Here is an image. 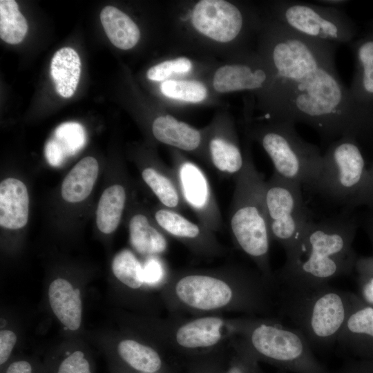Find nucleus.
Here are the masks:
<instances>
[{
	"mask_svg": "<svg viewBox=\"0 0 373 373\" xmlns=\"http://www.w3.org/2000/svg\"><path fill=\"white\" fill-rule=\"evenodd\" d=\"M337 46L310 48L274 69L271 109L265 119L303 123L325 141L354 137L365 126L350 90L337 72Z\"/></svg>",
	"mask_w": 373,
	"mask_h": 373,
	"instance_id": "1",
	"label": "nucleus"
},
{
	"mask_svg": "<svg viewBox=\"0 0 373 373\" xmlns=\"http://www.w3.org/2000/svg\"><path fill=\"white\" fill-rule=\"evenodd\" d=\"M276 284L242 265L187 269L169 274L164 296L173 314L222 312L269 317L277 313Z\"/></svg>",
	"mask_w": 373,
	"mask_h": 373,
	"instance_id": "2",
	"label": "nucleus"
},
{
	"mask_svg": "<svg viewBox=\"0 0 373 373\" xmlns=\"http://www.w3.org/2000/svg\"><path fill=\"white\" fill-rule=\"evenodd\" d=\"M358 220L347 214L313 220L274 273L276 284L312 285L349 274L357 259L352 242Z\"/></svg>",
	"mask_w": 373,
	"mask_h": 373,
	"instance_id": "3",
	"label": "nucleus"
},
{
	"mask_svg": "<svg viewBox=\"0 0 373 373\" xmlns=\"http://www.w3.org/2000/svg\"><path fill=\"white\" fill-rule=\"evenodd\" d=\"M355 298L329 283L276 284L277 314L300 331L313 349L336 343Z\"/></svg>",
	"mask_w": 373,
	"mask_h": 373,
	"instance_id": "4",
	"label": "nucleus"
},
{
	"mask_svg": "<svg viewBox=\"0 0 373 373\" xmlns=\"http://www.w3.org/2000/svg\"><path fill=\"white\" fill-rule=\"evenodd\" d=\"M235 178V188L229 212V227L237 247L249 258L257 269L276 283L270 265L272 241L264 201L265 180L251 157Z\"/></svg>",
	"mask_w": 373,
	"mask_h": 373,
	"instance_id": "5",
	"label": "nucleus"
},
{
	"mask_svg": "<svg viewBox=\"0 0 373 373\" xmlns=\"http://www.w3.org/2000/svg\"><path fill=\"white\" fill-rule=\"evenodd\" d=\"M238 339L258 362L294 373H331L300 331L276 318L251 317Z\"/></svg>",
	"mask_w": 373,
	"mask_h": 373,
	"instance_id": "6",
	"label": "nucleus"
},
{
	"mask_svg": "<svg viewBox=\"0 0 373 373\" xmlns=\"http://www.w3.org/2000/svg\"><path fill=\"white\" fill-rule=\"evenodd\" d=\"M289 120H275L258 129L256 137L278 176L312 190L321 166L323 153L304 140Z\"/></svg>",
	"mask_w": 373,
	"mask_h": 373,
	"instance_id": "7",
	"label": "nucleus"
},
{
	"mask_svg": "<svg viewBox=\"0 0 373 373\" xmlns=\"http://www.w3.org/2000/svg\"><path fill=\"white\" fill-rule=\"evenodd\" d=\"M368 169L354 137L330 142L312 190L326 198L353 207L365 182Z\"/></svg>",
	"mask_w": 373,
	"mask_h": 373,
	"instance_id": "8",
	"label": "nucleus"
},
{
	"mask_svg": "<svg viewBox=\"0 0 373 373\" xmlns=\"http://www.w3.org/2000/svg\"><path fill=\"white\" fill-rule=\"evenodd\" d=\"M250 316L225 318L218 314L189 319H169L164 326V342L169 350L188 358L222 350L241 336Z\"/></svg>",
	"mask_w": 373,
	"mask_h": 373,
	"instance_id": "9",
	"label": "nucleus"
},
{
	"mask_svg": "<svg viewBox=\"0 0 373 373\" xmlns=\"http://www.w3.org/2000/svg\"><path fill=\"white\" fill-rule=\"evenodd\" d=\"M301 188L274 173L265 182L264 201L271 239L285 254L293 249L312 220Z\"/></svg>",
	"mask_w": 373,
	"mask_h": 373,
	"instance_id": "10",
	"label": "nucleus"
},
{
	"mask_svg": "<svg viewBox=\"0 0 373 373\" xmlns=\"http://www.w3.org/2000/svg\"><path fill=\"white\" fill-rule=\"evenodd\" d=\"M275 21L304 37L340 46L354 35L353 25L341 8L305 1L276 3Z\"/></svg>",
	"mask_w": 373,
	"mask_h": 373,
	"instance_id": "11",
	"label": "nucleus"
},
{
	"mask_svg": "<svg viewBox=\"0 0 373 373\" xmlns=\"http://www.w3.org/2000/svg\"><path fill=\"white\" fill-rule=\"evenodd\" d=\"M173 170L184 204L195 214L199 222L212 231L222 229L221 213L209 180L195 163L178 158Z\"/></svg>",
	"mask_w": 373,
	"mask_h": 373,
	"instance_id": "12",
	"label": "nucleus"
},
{
	"mask_svg": "<svg viewBox=\"0 0 373 373\" xmlns=\"http://www.w3.org/2000/svg\"><path fill=\"white\" fill-rule=\"evenodd\" d=\"M153 218L166 235L179 240L194 254L207 258L224 254V248L214 232L180 212L162 206L155 211Z\"/></svg>",
	"mask_w": 373,
	"mask_h": 373,
	"instance_id": "13",
	"label": "nucleus"
},
{
	"mask_svg": "<svg viewBox=\"0 0 373 373\" xmlns=\"http://www.w3.org/2000/svg\"><path fill=\"white\" fill-rule=\"evenodd\" d=\"M191 21L198 31L223 43L235 39L244 26L239 8L223 0L200 1L193 10Z\"/></svg>",
	"mask_w": 373,
	"mask_h": 373,
	"instance_id": "14",
	"label": "nucleus"
},
{
	"mask_svg": "<svg viewBox=\"0 0 373 373\" xmlns=\"http://www.w3.org/2000/svg\"><path fill=\"white\" fill-rule=\"evenodd\" d=\"M336 343L358 353L373 354V307L360 304L356 298Z\"/></svg>",
	"mask_w": 373,
	"mask_h": 373,
	"instance_id": "15",
	"label": "nucleus"
},
{
	"mask_svg": "<svg viewBox=\"0 0 373 373\" xmlns=\"http://www.w3.org/2000/svg\"><path fill=\"white\" fill-rule=\"evenodd\" d=\"M274 80L271 70L240 64L219 68L214 74L213 85L220 93H229L260 90L266 87L268 83H273Z\"/></svg>",
	"mask_w": 373,
	"mask_h": 373,
	"instance_id": "16",
	"label": "nucleus"
},
{
	"mask_svg": "<svg viewBox=\"0 0 373 373\" xmlns=\"http://www.w3.org/2000/svg\"><path fill=\"white\" fill-rule=\"evenodd\" d=\"M29 215V195L21 180L8 178L0 184V225L16 230L26 226Z\"/></svg>",
	"mask_w": 373,
	"mask_h": 373,
	"instance_id": "17",
	"label": "nucleus"
},
{
	"mask_svg": "<svg viewBox=\"0 0 373 373\" xmlns=\"http://www.w3.org/2000/svg\"><path fill=\"white\" fill-rule=\"evenodd\" d=\"M50 307L58 320L68 329L75 331L82 322V300L80 290L74 289L66 279L57 278L48 288Z\"/></svg>",
	"mask_w": 373,
	"mask_h": 373,
	"instance_id": "18",
	"label": "nucleus"
},
{
	"mask_svg": "<svg viewBox=\"0 0 373 373\" xmlns=\"http://www.w3.org/2000/svg\"><path fill=\"white\" fill-rule=\"evenodd\" d=\"M129 240L133 249L146 257L160 256L168 249L164 232L142 212L135 213L128 222Z\"/></svg>",
	"mask_w": 373,
	"mask_h": 373,
	"instance_id": "19",
	"label": "nucleus"
},
{
	"mask_svg": "<svg viewBox=\"0 0 373 373\" xmlns=\"http://www.w3.org/2000/svg\"><path fill=\"white\" fill-rule=\"evenodd\" d=\"M84 127L75 122L58 126L45 146L46 160L52 166L61 165L67 157L77 153L86 144Z\"/></svg>",
	"mask_w": 373,
	"mask_h": 373,
	"instance_id": "20",
	"label": "nucleus"
},
{
	"mask_svg": "<svg viewBox=\"0 0 373 373\" xmlns=\"http://www.w3.org/2000/svg\"><path fill=\"white\" fill-rule=\"evenodd\" d=\"M151 131L158 142L185 151L198 150L202 142L198 130L169 115L156 117Z\"/></svg>",
	"mask_w": 373,
	"mask_h": 373,
	"instance_id": "21",
	"label": "nucleus"
},
{
	"mask_svg": "<svg viewBox=\"0 0 373 373\" xmlns=\"http://www.w3.org/2000/svg\"><path fill=\"white\" fill-rule=\"evenodd\" d=\"M141 176L163 207L178 212L185 207L173 169L146 165Z\"/></svg>",
	"mask_w": 373,
	"mask_h": 373,
	"instance_id": "22",
	"label": "nucleus"
},
{
	"mask_svg": "<svg viewBox=\"0 0 373 373\" xmlns=\"http://www.w3.org/2000/svg\"><path fill=\"white\" fill-rule=\"evenodd\" d=\"M99 172L96 159L87 156L78 162L67 174L61 184V196L68 202H79L91 193Z\"/></svg>",
	"mask_w": 373,
	"mask_h": 373,
	"instance_id": "23",
	"label": "nucleus"
},
{
	"mask_svg": "<svg viewBox=\"0 0 373 373\" xmlns=\"http://www.w3.org/2000/svg\"><path fill=\"white\" fill-rule=\"evenodd\" d=\"M82 64L77 52L65 47L57 50L51 61L50 75L57 93L64 98L70 97L75 92Z\"/></svg>",
	"mask_w": 373,
	"mask_h": 373,
	"instance_id": "24",
	"label": "nucleus"
},
{
	"mask_svg": "<svg viewBox=\"0 0 373 373\" xmlns=\"http://www.w3.org/2000/svg\"><path fill=\"white\" fill-rule=\"evenodd\" d=\"M100 20L108 38L117 48L128 50L137 44L140 37L137 26L118 8L111 6L104 7Z\"/></svg>",
	"mask_w": 373,
	"mask_h": 373,
	"instance_id": "25",
	"label": "nucleus"
},
{
	"mask_svg": "<svg viewBox=\"0 0 373 373\" xmlns=\"http://www.w3.org/2000/svg\"><path fill=\"white\" fill-rule=\"evenodd\" d=\"M117 352L122 361L137 372L172 373L165 370L167 365L155 348L136 340H122Z\"/></svg>",
	"mask_w": 373,
	"mask_h": 373,
	"instance_id": "26",
	"label": "nucleus"
},
{
	"mask_svg": "<svg viewBox=\"0 0 373 373\" xmlns=\"http://www.w3.org/2000/svg\"><path fill=\"white\" fill-rule=\"evenodd\" d=\"M126 202V191L122 184H115L104 191L96 211V224L101 232L110 234L117 229Z\"/></svg>",
	"mask_w": 373,
	"mask_h": 373,
	"instance_id": "27",
	"label": "nucleus"
},
{
	"mask_svg": "<svg viewBox=\"0 0 373 373\" xmlns=\"http://www.w3.org/2000/svg\"><path fill=\"white\" fill-rule=\"evenodd\" d=\"M210 163L218 172L236 176L242 169L245 156L237 144L220 135L213 136L208 143Z\"/></svg>",
	"mask_w": 373,
	"mask_h": 373,
	"instance_id": "28",
	"label": "nucleus"
},
{
	"mask_svg": "<svg viewBox=\"0 0 373 373\" xmlns=\"http://www.w3.org/2000/svg\"><path fill=\"white\" fill-rule=\"evenodd\" d=\"M356 54L358 73L356 79L354 80L352 88L349 90L356 103L361 94L373 96V39L358 44L356 46Z\"/></svg>",
	"mask_w": 373,
	"mask_h": 373,
	"instance_id": "29",
	"label": "nucleus"
},
{
	"mask_svg": "<svg viewBox=\"0 0 373 373\" xmlns=\"http://www.w3.org/2000/svg\"><path fill=\"white\" fill-rule=\"evenodd\" d=\"M28 30L25 17L16 1H0V37L10 44L20 43Z\"/></svg>",
	"mask_w": 373,
	"mask_h": 373,
	"instance_id": "30",
	"label": "nucleus"
},
{
	"mask_svg": "<svg viewBox=\"0 0 373 373\" xmlns=\"http://www.w3.org/2000/svg\"><path fill=\"white\" fill-rule=\"evenodd\" d=\"M112 271L116 278L130 289H138L145 284L142 264L129 249H122L115 254Z\"/></svg>",
	"mask_w": 373,
	"mask_h": 373,
	"instance_id": "31",
	"label": "nucleus"
},
{
	"mask_svg": "<svg viewBox=\"0 0 373 373\" xmlns=\"http://www.w3.org/2000/svg\"><path fill=\"white\" fill-rule=\"evenodd\" d=\"M160 88L166 97L193 103L204 100L207 94L204 85L196 81L167 80Z\"/></svg>",
	"mask_w": 373,
	"mask_h": 373,
	"instance_id": "32",
	"label": "nucleus"
},
{
	"mask_svg": "<svg viewBox=\"0 0 373 373\" xmlns=\"http://www.w3.org/2000/svg\"><path fill=\"white\" fill-rule=\"evenodd\" d=\"M231 351L226 357L222 373H253L259 362L242 345L238 338L230 343Z\"/></svg>",
	"mask_w": 373,
	"mask_h": 373,
	"instance_id": "33",
	"label": "nucleus"
},
{
	"mask_svg": "<svg viewBox=\"0 0 373 373\" xmlns=\"http://www.w3.org/2000/svg\"><path fill=\"white\" fill-rule=\"evenodd\" d=\"M226 357L222 349L189 358L187 373H222Z\"/></svg>",
	"mask_w": 373,
	"mask_h": 373,
	"instance_id": "34",
	"label": "nucleus"
},
{
	"mask_svg": "<svg viewBox=\"0 0 373 373\" xmlns=\"http://www.w3.org/2000/svg\"><path fill=\"white\" fill-rule=\"evenodd\" d=\"M192 67L191 61L186 57L168 60L151 67L147 72V77L153 81H162L172 73H184Z\"/></svg>",
	"mask_w": 373,
	"mask_h": 373,
	"instance_id": "35",
	"label": "nucleus"
},
{
	"mask_svg": "<svg viewBox=\"0 0 373 373\" xmlns=\"http://www.w3.org/2000/svg\"><path fill=\"white\" fill-rule=\"evenodd\" d=\"M142 266L145 284L157 285L166 282L169 277L165 265L159 256L148 257Z\"/></svg>",
	"mask_w": 373,
	"mask_h": 373,
	"instance_id": "36",
	"label": "nucleus"
},
{
	"mask_svg": "<svg viewBox=\"0 0 373 373\" xmlns=\"http://www.w3.org/2000/svg\"><path fill=\"white\" fill-rule=\"evenodd\" d=\"M57 373H90L88 361L81 351H75L65 358Z\"/></svg>",
	"mask_w": 373,
	"mask_h": 373,
	"instance_id": "37",
	"label": "nucleus"
},
{
	"mask_svg": "<svg viewBox=\"0 0 373 373\" xmlns=\"http://www.w3.org/2000/svg\"><path fill=\"white\" fill-rule=\"evenodd\" d=\"M361 205L373 207V164L367 170L365 182L353 207Z\"/></svg>",
	"mask_w": 373,
	"mask_h": 373,
	"instance_id": "38",
	"label": "nucleus"
},
{
	"mask_svg": "<svg viewBox=\"0 0 373 373\" xmlns=\"http://www.w3.org/2000/svg\"><path fill=\"white\" fill-rule=\"evenodd\" d=\"M17 342V336L11 330L3 329L0 332V363L8 359Z\"/></svg>",
	"mask_w": 373,
	"mask_h": 373,
	"instance_id": "39",
	"label": "nucleus"
},
{
	"mask_svg": "<svg viewBox=\"0 0 373 373\" xmlns=\"http://www.w3.org/2000/svg\"><path fill=\"white\" fill-rule=\"evenodd\" d=\"M361 295L365 303L373 307V276L361 275Z\"/></svg>",
	"mask_w": 373,
	"mask_h": 373,
	"instance_id": "40",
	"label": "nucleus"
},
{
	"mask_svg": "<svg viewBox=\"0 0 373 373\" xmlns=\"http://www.w3.org/2000/svg\"><path fill=\"white\" fill-rule=\"evenodd\" d=\"M337 373H373V361L347 364Z\"/></svg>",
	"mask_w": 373,
	"mask_h": 373,
	"instance_id": "41",
	"label": "nucleus"
},
{
	"mask_svg": "<svg viewBox=\"0 0 373 373\" xmlns=\"http://www.w3.org/2000/svg\"><path fill=\"white\" fill-rule=\"evenodd\" d=\"M355 267L361 275L373 276V257L357 259Z\"/></svg>",
	"mask_w": 373,
	"mask_h": 373,
	"instance_id": "42",
	"label": "nucleus"
},
{
	"mask_svg": "<svg viewBox=\"0 0 373 373\" xmlns=\"http://www.w3.org/2000/svg\"><path fill=\"white\" fill-rule=\"evenodd\" d=\"M6 373H32V367L26 361H15L10 365Z\"/></svg>",
	"mask_w": 373,
	"mask_h": 373,
	"instance_id": "43",
	"label": "nucleus"
},
{
	"mask_svg": "<svg viewBox=\"0 0 373 373\" xmlns=\"http://www.w3.org/2000/svg\"><path fill=\"white\" fill-rule=\"evenodd\" d=\"M370 208L372 210L364 218L363 225L373 242V207Z\"/></svg>",
	"mask_w": 373,
	"mask_h": 373,
	"instance_id": "44",
	"label": "nucleus"
},
{
	"mask_svg": "<svg viewBox=\"0 0 373 373\" xmlns=\"http://www.w3.org/2000/svg\"><path fill=\"white\" fill-rule=\"evenodd\" d=\"M321 5L341 8L343 4L346 3V1L343 0H329V1H318Z\"/></svg>",
	"mask_w": 373,
	"mask_h": 373,
	"instance_id": "45",
	"label": "nucleus"
},
{
	"mask_svg": "<svg viewBox=\"0 0 373 373\" xmlns=\"http://www.w3.org/2000/svg\"><path fill=\"white\" fill-rule=\"evenodd\" d=\"M253 373H265L260 368L259 363H258L254 369Z\"/></svg>",
	"mask_w": 373,
	"mask_h": 373,
	"instance_id": "46",
	"label": "nucleus"
},
{
	"mask_svg": "<svg viewBox=\"0 0 373 373\" xmlns=\"http://www.w3.org/2000/svg\"><path fill=\"white\" fill-rule=\"evenodd\" d=\"M138 373H165V372H138Z\"/></svg>",
	"mask_w": 373,
	"mask_h": 373,
	"instance_id": "47",
	"label": "nucleus"
}]
</instances>
